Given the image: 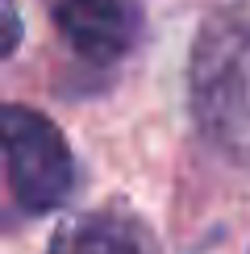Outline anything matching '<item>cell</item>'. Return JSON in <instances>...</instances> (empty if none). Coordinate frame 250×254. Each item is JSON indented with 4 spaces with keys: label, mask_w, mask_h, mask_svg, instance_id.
Instances as JSON below:
<instances>
[{
    "label": "cell",
    "mask_w": 250,
    "mask_h": 254,
    "mask_svg": "<svg viewBox=\"0 0 250 254\" xmlns=\"http://www.w3.org/2000/svg\"><path fill=\"white\" fill-rule=\"evenodd\" d=\"M0 137H4L8 192L21 213L42 217L67 204L71 188H75V158H71V146L59 125L38 109L4 104Z\"/></svg>",
    "instance_id": "7a4b0ae2"
},
{
    "label": "cell",
    "mask_w": 250,
    "mask_h": 254,
    "mask_svg": "<svg viewBox=\"0 0 250 254\" xmlns=\"http://www.w3.org/2000/svg\"><path fill=\"white\" fill-rule=\"evenodd\" d=\"M46 254H146V234L125 213H79L59 225Z\"/></svg>",
    "instance_id": "277c9868"
},
{
    "label": "cell",
    "mask_w": 250,
    "mask_h": 254,
    "mask_svg": "<svg viewBox=\"0 0 250 254\" xmlns=\"http://www.w3.org/2000/svg\"><path fill=\"white\" fill-rule=\"evenodd\" d=\"M67 46L88 63H113L133 46L138 8L133 0H42Z\"/></svg>",
    "instance_id": "3957f363"
},
{
    "label": "cell",
    "mask_w": 250,
    "mask_h": 254,
    "mask_svg": "<svg viewBox=\"0 0 250 254\" xmlns=\"http://www.w3.org/2000/svg\"><path fill=\"white\" fill-rule=\"evenodd\" d=\"M192 100L204 133L250 163V29L213 25L196 42Z\"/></svg>",
    "instance_id": "6da1fadb"
}]
</instances>
